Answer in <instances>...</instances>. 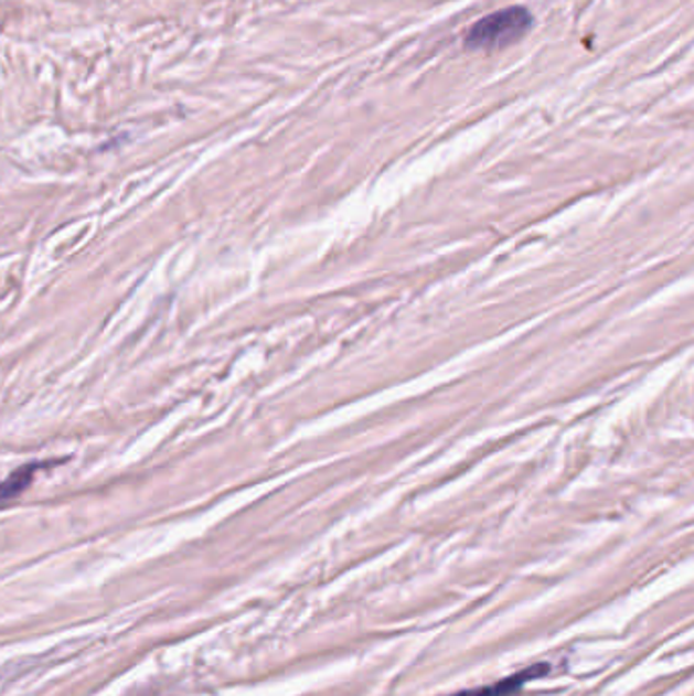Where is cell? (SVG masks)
Wrapping results in <instances>:
<instances>
[{"label": "cell", "instance_id": "cell-1", "mask_svg": "<svg viewBox=\"0 0 694 696\" xmlns=\"http://www.w3.org/2000/svg\"><path fill=\"white\" fill-rule=\"evenodd\" d=\"M532 25L534 17L525 7H508L477 21L465 38V45L472 52L505 47L513 41L522 40Z\"/></svg>", "mask_w": 694, "mask_h": 696}, {"label": "cell", "instance_id": "cell-2", "mask_svg": "<svg viewBox=\"0 0 694 696\" xmlns=\"http://www.w3.org/2000/svg\"><path fill=\"white\" fill-rule=\"evenodd\" d=\"M47 464L50 462H31V464H25V467L9 474V479L0 481V510L7 507L9 503H13L14 500H19L33 483L38 471L45 469Z\"/></svg>", "mask_w": 694, "mask_h": 696}, {"label": "cell", "instance_id": "cell-3", "mask_svg": "<svg viewBox=\"0 0 694 696\" xmlns=\"http://www.w3.org/2000/svg\"><path fill=\"white\" fill-rule=\"evenodd\" d=\"M551 671L546 664H537V666H532V668H527V671L520 672V674H515V676H510V678H505V681H501V683L493 684V686H485V688H474V690H465V693H459V695L452 696H513L517 695L522 688H524V684L530 681V678H537V676H542V674H546V672Z\"/></svg>", "mask_w": 694, "mask_h": 696}]
</instances>
